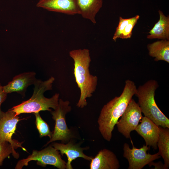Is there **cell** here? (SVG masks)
Returning <instances> with one entry per match:
<instances>
[{"label": "cell", "mask_w": 169, "mask_h": 169, "mask_svg": "<svg viewBox=\"0 0 169 169\" xmlns=\"http://www.w3.org/2000/svg\"><path fill=\"white\" fill-rule=\"evenodd\" d=\"M136 89L133 81L126 80L120 95L115 97L102 108L97 122L99 131L107 141H110L114 126L135 95Z\"/></svg>", "instance_id": "6da1fadb"}, {"label": "cell", "mask_w": 169, "mask_h": 169, "mask_svg": "<svg viewBox=\"0 0 169 169\" xmlns=\"http://www.w3.org/2000/svg\"><path fill=\"white\" fill-rule=\"evenodd\" d=\"M69 55L74 61V74L80 90V97L76 105L83 108L87 105L86 99L91 97L96 90L98 77L90 73L91 59L89 49H73L69 52Z\"/></svg>", "instance_id": "7a4b0ae2"}, {"label": "cell", "mask_w": 169, "mask_h": 169, "mask_svg": "<svg viewBox=\"0 0 169 169\" xmlns=\"http://www.w3.org/2000/svg\"><path fill=\"white\" fill-rule=\"evenodd\" d=\"M54 80V78L52 76L44 81L36 79L33 84L34 88L31 97L10 109L18 115L23 113H37L41 111L51 112L50 108L55 110L58 105L59 94L56 93L50 98L44 95L45 91L52 89Z\"/></svg>", "instance_id": "3957f363"}, {"label": "cell", "mask_w": 169, "mask_h": 169, "mask_svg": "<svg viewBox=\"0 0 169 169\" xmlns=\"http://www.w3.org/2000/svg\"><path fill=\"white\" fill-rule=\"evenodd\" d=\"M158 82L150 79L136 89L135 95L142 113L158 126L169 128V120L157 106L155 99Z\"/></svg>", "instance_id": "277c9868"}, {"label": "cell", "mask_w": 169, "mask_h": 169, "mask_svg": "<svg viewBox=\"0 0 169 169\" xmlns=\"http://www.w3.org/2000/svg\"><path fill=\"white\" fill-rule=\"evenodd\" d=\"M71 110L69 101L59 99L56 109L50 112L52 118L55 121L54 130L51 138L44 146L58 140L61 141L63 143H67L74 137L66 122V115Z\"/></svg>", "instance_id": "5b68a950"}, {"label": "cell", "mask_w": 169, "mask_h": 169, "mask_svg": "<svg viewBox=\"0 0 169 169\" xmlns=\"http://www.w3.org/2000/svg\"><path fill=\"white\" fill-rule=\"evenodd\" d=\"M32 161H37V165L43 167L51 165L59 169H66V162L62 159L59 151L51 145L40 151L33 150L27 158L19 160L15 168L21 169Z\"/></svg>", "instance_id": "8992f818"}, {"label": "cell", "mask_w": 169, "mask_h": 169, "mask_svg": "<svg viewBox=\"0 0 169 169\" xmlns=\"http://www.w3.org/2000/svg\"><path fill=\"white\" fill-rule=\"evenodd\" d=\"M132 148L131 149L129 145L125 143L123 145V156L126 158L129 162L128 169H141L145 166L149 164L154 160L161 157L158 152L154 154L147 153V151L149 147L146 145L139 149L134 146L131 141Z\"/></svg>", "instance_id": "52a82bcc"}, {"label": "cell", "mask_w": 169, "mask_h": 169, "mask_svg": "<svg viewBox=\"0 0 169 169\" xmlns=\"http://www.w3.org/2000/svg\"><path fill=\"white\" fill-rule=\"evenodd\" d=\"M121 117L116 124L117 130L126 138H129L131 132L135 130L143 117L141 109L134 99L131 100Z\"/></svg>", "instance_id": "ba28073f"}, {"label": "cell", "mask_w": 169, "mask_h": 169, "mask_svg": "<svg viewBox=\"0 0 169 169\" xmlns=\"http://www.w3.org/2000/svg\"><path fill=\"white\" fill-rule=\"evenodd\" d=\"M18 115L10 109L4 112L2 117L0 119V142L7 141L9 142L16 149L20 147L24 151L27 152L26 149L22 146L23 142L12 139L14 133L19 119Z\"/></svg>", "instance_id": "9c48e42d"}, {"label": "cell", "mask_w": 169, "mask_h": 169, "mask_svg": "<svg viewBox=\"0 0 169 169\" xmlns=\"http://www.w3.org/2000/svg\"><path fill=\"white\" fill-rule=\"evenodd\" d=\"M36 6L49 11L68 15L80 13L76 0H39Z\"/></svg>", "instance_id": "30bf717a"}, {"label": "cell", "mask_w": 169, "mask_h": 169, "mask_svg": "<svg viewBox=\"0 0 169 169\" xmlns=\"http://www.w3.org/2000/svg\"><path fill=\"white\" fill-rule=\"evenodd\" d=\"M54 148L59 151L62 156L65 154L67 157V162L66 163V169H73L71 165L72 161L79 157L91 161L93 157L89 156L83 153L84 150H86L89 147H81L78 144L74 143L71 139L66 144L52 143L51 145Z\"/></svg>", "instance_id": "8fae6325"}, {"label": "cell", "mask_w": 169, "mask_h": 169, "mask_svg": "<svg viewBox=\"0 0 169 169\" xmlns=\"http://www.w3.org/2000/svg\"><path fill=\"white\" fill-rule=\"evenodd\" d=\"M34 72L23 73L14 76L12 80L3 86V91L7 93L16 92L24 97L27 88L33 84L36 79Z\"/></svg>", "instance_id": "7c38bea8"}, {"label": "cell", "mask_w": 169, "mask_h": 169, "mask_svg": "<svg viewBox=\"0 0 169 169\" xmlns=\"http://www.w3.org/2000/svg\"><path fill=\"white\" fill-rule=\"evenodd\" d=\"M141 123L135 130L144 139L146 145L152 146L155 150L157 148L159 126L146 116L143 117Z\"/></svg>", "instance_id": "4fadbf2b"}, {"label": "cell", "mask_w": 169, "mask_h": 169, "mask_svg": "<svg viewBox=\"0 0 169 169\" xmlns=\"http://www.w3.org/2000/svg\"><path fill=\"white\" fill-rule=\"evenodd\" d=\"M119 161L115 155L111 151L104 149L100 150L91 160L90 169H118Z\"/></svg>", "instance_id": "5bb4252c"}, {"label": "cell", "mask_w": 169, "mask_h": 169, "mask_svg": "<svg viewBox=\"0 0 169 169\" xmlns=\"http://www.w3.org/2000/svg\"><path fill=\"white\" fill-rule=\"evenodd\" d=\"M79 14L84 18L96 23L95 17L102 8L103 0H76Z\"/></svg>", "instance_id": "9a60e30c"}, {"label": "cell", "mask_w": 169, "mask_h": 169, "mask_svg": "<svg viewBox=\"0 0 169 169\" xmlns=\"http://www.w3.org/2000/svg\"><path fill=\"white\" fill-rule=\"evenodd\" d=\"M159 19L147 36L149 39L158 38L169 40V17L166 16L160 10L158 11Z\"/></svg>", "instance_id": "2e32d148"}, {"label": "cell", "mask_w": 169, "mask_h": 169, "mask_svg": "<svg viewBox=\"0 0 169 169\" xmlns=\"http://www.w3.org/2000/svg\"><path fill=\"white\" fill-rule=\"evenodd\" d=\"M140 18L139 15L128 18L119 17V21L112 39L115 42L117 39L130 38L133 29Z\"/></svg>", "instance_id": "e0dca14e"}, {"label": "cell", "mask_w": 169, "mask_h": 169, "mask_svg": "<svg viewBox=\"0 0 169 169\" xmlns=\"http://www.w3.org/2000/svg\"><path fill=\"white\" fill-rule=\"evenodd\" d=\"M149 55L156 61L162 60L169 63V41L162 39L147 45Z\"/></svg>", "instance_id": "ac0fdd59"}, {"label": "cell", "mask_w": 169, "mask_h": 169, "mask_svg": "<svg viewBox=\"0 0 169 169\" xmlns=\"http://www.w3.org/2000/svg\"><path fill=\"white\" fill-rule=\"evenodd\" d=\"M169 128L159 126V137L157 146L158 152L164 161L165 169L169 167Z\"/></svg>", "instance_id": "d6986e66"}, {"label": "cell", "mask_w": 169, "mask_h": 169, "mask_svg": "<svg viewBox=\"0 0 169 169\" xmlns=\"http://www.w3.org/2000/svg\"><path fill=\"white\" fill-rule=\"evenodd\" d=\"M16 148L7 141L0 142V166L3 164L4 159L8 157L12 154L14 158L18 159L19 154L15 149Z\"/></svg>", "instance_id": "ffe728a7"}, {"label": "cell", "mask_w": 169, "mask_h": 169, "mask_svg": "<svg viewBox=\"0 0 169 169\" xmlns=\"http://www.w3.org/2000/svg\"><path fill=\"white\" fill-rule=\"evenodd\" d=\"M33 114L35 116V124L39 133L40 137L48 136L50 139L52 137L53 131H50L49 126L42 119L39 112Z\"/></svg>", "instance_id": "44dd1931"}, {"label": "cell", "mask_w": 169, "mask_h": 169, "mask_svg": "<svg viewBox=\"0 0 169 169\" xmlns=\"http://www.w3.org/2000/svg\"><path fill=\"white\" fill-rule=\"evenodd\" d=\"M7 94L3 91V86L0 83V119L2 117L4 112L1 110V105L6 99Z\"/></svg>", "instance_id": "7402d4cb"}, {"label": "cell", "mask_w": 169, "mask_h": 169, "mask_svg": "<svg viewBox=\"0 0 169 169\" xmlns=\"http://www.w3.org/2000/svg\"><path fill=\"white\" fill-rule=\"evenodd\" d=\"M149 165H151L150 166L153 165L155 167V169H165L164 165L163 164L161 161H159L158 162L154 163L152 162L150 163Z\"/></svg>", "instance_id": "603a6c76"}]
</instances>
